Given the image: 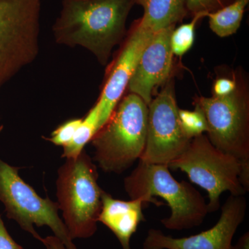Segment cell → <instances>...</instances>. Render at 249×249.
<instances>
[{
	"mask_svg": "<svg viewBox=\"0 0 249 249\" xmlns=\"http://www.w3.org/2000/svg\"><path fill=\"white\" fill-rule=\"evenodd\" d=\"M135 4V0H62L52 28L55 42L88 49L105 66L125 37L126 22Z\"/></svg>",
	"mask_w": 249,
	"mask_h": 249,
	"instance_id": "cell-1",
	"label": "cell"
},
{
	"mask_svg": "<svg viewBox=\"0 0 249 249\" xmlns=\"http://www.w3.org/2000/svg\"><path fill=\"white\" fill-rule=\"evenodd\" d=\"M137 166L124 179V189L131 199L142 198L145 205L156 206L162 198L171 214L161 219L165 229L181 231L201 225L209 213L204 196L191 183L178 181L165 164L148 163L139 160Z\"/></svg>",
	"mask_w": 249,
	"mask_h": 249,
	"instance_id": "cell-2",
	"label": "cell"
},
{
	"mask_svg": "<svg viewBox=\"0 0 249 249\" xmlns=\"http://www.w3.org/2000/svg\"><path fill=\"white\" fill-rule=\"evenodd\" d=\"M147 114L145 101L129 93L93 136V160L105 173H123L140 160L146 142Z\"/></svg>",
	"mask_w": 249,
	"mask_h": 249,
	"instance_id": "cell-3",
	"label": "cell"
},
{
	"mask_svg": "<svg viewBox=\"0 0 249 249\" xmlns=\"http://www.w3.org/2000/svg\"><path fill=\"white\" fill-rule=\"evenodd\" d=\"M97 167L83 150L59 168L56 196L63 222L72 240L89 238L97 231L103 190Z\"/></svg>",
	"mask_w": 249,
	"mask_h": 249,
	"instance_id": "cell-4",
	"label": "cell"
},
{
	"mask_svg": "<svg viewBox=\"0 0 249 249\" xmlns=\"http://www.w3.org/2000/svg\"><path fill=\"white\" fill-rule=\"evenodd\" d=\"M247 163L218 150L202 134L192 139L186 150L168 166L186 173L191 182L207 192L208 210L213 213L220 207L224 192L235 196L247 194L240 178L242 167Z\"/></svg>",
	"mask_w": 249,
	"mask_h": 249,
	"instance_id": "cell-5",
	"label": "cell"
},
{
	"mask_svg": "<svg viewBox=\"0 0 249 249\" xmlns=\"http://www.w3.org/2000/svg\"><path fill=\"white\" fill-rule=\"evenodd\" d=\"M237 86L222 97L196 96L195 107L204 114L207 136L218 150L249 162V92L247 79L241 71L235 72Z\"/></svg>",
	"mask_w": 249,
	"mask_h": 249,
	"instance_id": "cell-6",
	"label": "cell"
},
{
	"mask_svg": "<svg viewBox=\"0 0 249 249\" xmlns=\"http://www.w3.org/2000/svg\"><path fill=\"white\" fill-rule=\"evenodd\" d=\"M42 0H0V89L39 53Z\"/></svg>",
	"mask_w": 249,
	"mask_h": 249,
	"instance_id": "cell-7",
	"label": "cell"
},
{
	"mask_svg": "<svg viewBox=\"0 0 249 249\" xmlns=\"http://www.w3.org/2000/svg\"><path fill=\"white\" fill-rule=\"evenodd\" d=\"M0 201L9 219L23 230L42 241L37 227H48L67 249H77L63 220L59 215L58 202L42 198L19 175V168L0 159Z\"/></svg>",
	"mask_w": 249,
	"mask_h": 249,
	"instance_id": "cell-8",
	"label": "cell"
},
{
	"mask_svg": "<svg viewBox=\"0 0 249 249\" xmlns=\"http://www.w3.org/2000/svg\"><path fill=\"white\" fill-rule=\"evenodd\" d=\"M175 81L170 78L148 105L145 147L142 161L169 165L189 145L178 118Z\"/></svg>",
	"mask_w": 249,
	"mask_h": 249,
	"instance_id": "cell-9",
	"label": "cell"
},
{
	"mask_svg": "<svg viewBox=\"0 0 249 249\" xmlns=\"http://www.w3.org/2000/svg\"><path fill=\"white\" fill-rule=\"evenodd\" d=\"M247 201L245 196L231 195L222 207L215 225L190 237H173L151 229L142 244L143 249H231L237 229L245 219Z\"/></svg>",
	"mask_w": 249,
	"mask_h": 249,
	"instance_id": "cell-10",
	"label": "cell"
},
{
	"mask_svg": "<svg viewBox=\"0 0 249 249\" xmlns=\"http://www.w3.org/2000/svg\"><path fill=\"white\" fill-rule=\"evenodd\" d=\"M154 34L142 27L139 19L134 21L126 34L120 51L108 67L102 91L93 106L99 114L100 128L107 122L124 96L142 51Z\"/></svg>",
	"mask_w": 249,
	"mask_h": 249,
	"instance_id": "cell-11",
	"label": "cell"
},
{
	"mask_svg": "<svg viewBox=\"0 0 249 249\" xmlns=\"http://www.w3.org/2000/svg\"><path fill=\"white\" fill-rule=\"evenodd\" d=\"M176 26L155 33L142 51L127 85L129 93L137 94L148 106L157 89L170 79L173 67L170 37Z\"/></svg>",
	"mask_w": 249,
	"mask_h": 249,
	"instance_id": "cell-12",
	"label": "cell"
},
{
	"mask_svg": "<svg viewBox=\"0 0 249 249\" xmlns=\"http://www.w3.org/2000/svg\"><path fill=\"white\" fill-rule=\"evenodd\" d=\"M101 201L98 222L102 223L115 235L123 249H132L131 238L137 232L139 224L145 221L142 212L145 202L142 198L129 201L114 199L104 191Z\"/></svg>",
	"mask_w": 249,
	"mask_h": 249,
	"instance_id": "cell-13",
	"label": "cell"
},
{
	"mask_svg": "<svg viewBox=\"0 0 249 249\" xmlns=\"http://www.w3.org/2000/svg\"><path fill=\"white\" fill-rule=\"evenodd\" d=\"M135 4L143 9L141 24L155 34L182 22L189 14L187 0H135Z\"/></svg>",
	"mask_w": 249,
	"mask_h": 249,
	"instance_id": "cell-14",
	"label": "cell"
},
{
	"mask_svg": "<svg viewBox=\"0 0 249 249\" xmlns=\"http://www.w3.org/2000/svg\"><path fill=\"white\" fill-rule=\"evenodd\" d=\"M249 0H235L231 4L209 13L210 29L220 37L233 35L240 29Z\"/></svg>",
	"mask_w": 249,
	"mask_h": 249,
	"instance_id": "cell-15",
	"label": "cell"
},
{
	"mask_svg": "<svg viewBox=\"0 0 249 249\" xmlns=\"http://www.w3.org/2000/svg\"><path fill=\"white\" fill-rule=\"evenodd\" d=\"M99 129V115L97 109L93 106L83 119L71 142L63 147L62 158H76Z\"/></svg>",
	"mask_w": 249,
	"mask_h": 249,
	"instance_id": "cell-16",
	"label": "cell"
},
{
	"mask_svg": "<svg viewBox=\"0 0 249 249\" xmlns=\"http://www.w3.org/2000/svg\"><path fill=\"white\" fill-rule=\"evenodd\" d=\"M209 13L199 12L193 15L191 22L181 24L174 29L170 37V46L174 55L181 57L193 47L196 24Z\"/></svg>",
	"mask_w": 249,
	"mask_h": 249,
	"instance_id": "cell-17",
	"label": "cell"
},
{
	"mask_svg": "<svg viewBox=\"0 0 249 249\" xmlns=\"http://www.w3.org/2000/svg\"><path fill=\"white\" fill-rule=\"evenodd\" d=\"M178 118L181 128L185 134L191 139L207 133V122L206 118L197 107L193 111L178 109Z\"/></svg>",
	"mask_w": 249,
	"mask_h": 249,
	"instance_id": "cell-18",
	"label": "cell"
},
{
	"mask_svg": "<svg viewBox=\"0 0 249 249\" xmlns=\"http://www.w3.org/2000/svg\"><path fill=\"white\" fill-rule=\"evenodd\" d=\"M82 121L83 119H73L67 121L57 127L51 134V137L46 139L54 145L65 147L71 142Z\"/></svg>",
	"mask_w": 249,
	"mask_h": 249,
	"instance_id": "cell-19",
	"label": "cell"
},
{
	"mask_svg": "<svg viewBox=\"0 0 249 249\" xmlns=\"http://www.w3.org/2000/svg\"><path fill=\"white\" fill-rule=\"evenodd\" d=\"M235 0H187V9L192 16L199 12L211 13L231 4Z\"/></svg>",
	"mask_w": 249,
	"mask_h": 249,
	"instance_id": "cell-20",
	"label": "cell"
},
{
	"mask_svg": "<svg viewBox=\"0 0 249 249\" xmlns=\"http://www.w3.org/2000/svg\"><path fill=\"white\" fill-rule=\"evenodd\" d=\"M237 86L235 72L232 73V77H218L214 80L213 86V96L222 97L231 93Z\"/></svg>",
	"mask_w": 249,
	"mask_h": 249,
	"instance_id": "cell-21",
	"label": "cell"
},
{
	"mask_svg": "<svg viewBox=\"0 0 249 249\" xmlns=\"http://www.w3.org/2000/svg\"><path fill=\"white\" fill-rule=\"evenodd\" d=\"M0 249H24L10 235L0 216Z\"/></svg>",
	"mask_w": 249,
	"mask_h": 249,
	"instance_id": "cell-22",
	"label": "cell"
},
{
	"mask_svg": "<svg viewBox=\"0 0 249 249\" xmlns=\"http://www.w3.org/2000/svg\"><path fill=\"white\" fill-rule=\"evenodd\" d=\"M41 242L47 249H67L61 241L54 235L48 236L45 238L42 237Z\"/></svg>",
	"mask_w": 249,
	"mask_h": 249,
	"instance_id": "cell-23",
	"label": "cell"
},
{
	"mask_svg": "<svg viewBox=\"0 0 249 249\" xmlns=\"http://www.w3.org/2000/svg\"><path fill=\"white\" fill-rule=\"evenodd\" d=\"M231 249H249V232H246L240 237L235 246L232 245Z\"/></svg>",
	"mask_w": 249,
	"mask_h": 249,
	"instance_id": "cell-24",
	"label": "cell"
}]
</instances>
